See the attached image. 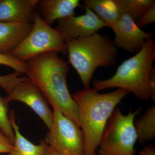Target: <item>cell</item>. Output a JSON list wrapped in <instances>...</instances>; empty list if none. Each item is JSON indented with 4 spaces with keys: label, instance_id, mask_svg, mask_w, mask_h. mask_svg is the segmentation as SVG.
Wrapping results in <instances>:
<instances>
[{
    "label": "cell",
    "instance_id": "cell-1",
    "mask_svg": "<svg viewBox=\"0 0 155 155\" xmlns=\"http://www.w3.org/2000/svg\"><path fill=\"white\" fill-rule=\"evenodd\" d=\"M25 62V74L52 107L58 108L79 126L77 104L67 86L69 66L67 62L53 52L42 53Z\"/></svg>",
    "mask_w": 155,
    "mask_h": 155
},
{
    "label": "cell",
    "instance_id": "cell-2",
    "mask_svg": "<svg viewBox=\"0 0 155 155\" xmlns=\"http://www.w3.org/2000/svg\"><path fill=\"white\" fill-rule=\"evenodd\" d=\"M129 92L125 89L100 94L95 88H84L73 94L77 104L79 126L84 139V155H97L104 130L116 107Z\"/></svg>",
    "mask_w": 155,
    "mask_h": 155
},
{
    "label": "cell",
    "instance_id": "cell-3",
    "mask_svg": "<svg viewBox=\"0 0 155 155\" xmlns=\"http://www.w3.org/2000/svg\"><path fill=\"white\" fill-rule=\"evenodd\" d=\"M69 62L80 77L84 88L89 87L98 67L115 65L117 48L114 42L97 33L86 37L66 41Z\"/></svg>",
    "mask_w": 155,
    "mask_h": 155
},
{
    "label": "cell",
    "instance_id": "cell-4",
    "mask_svg": "<svg viewBox=\"0 0 155 155\" xmlns=\"http://www.w3.org/2000/svg\"><path fill=\"white\" fill-rule=\"evenodd\" d=\"M155 59V45L151 38L135 55L118 67L114 76L106 80L94 81V87L98 91L111 87L125 89L139 99L147 101L150 99L149 78Z\"/></svg>",
    "mask_w": 155,
    "mask_h": 155
},
{
    "label": "cell",
    "instance_id": "cell-5",
    "mask_svg": "<svg viewBox=\"0 0 155 155\" xmlns=\"http://www.w3.org/2000/svg\"><path fill=\"white\" fill-rule=\"evenodd\" d=\"M138 109L124 115L115 108L108 120L98 147V155H137L134 145L137 140L134 125Z\"/></svg>",
    "mask_w": 155,
    "mask_h": 155
},
{
    "label": "cell",
    "instance_id": "cell-6",
    "mask_svg": "<svg viewBox=\"0 0 155 155\" xmlns=\"http://www.w3.org/2000/svg\"><path fill=\"white\" fill-rule=\"evenodd\" d=\"M67 52L66 39L61 32L48 25L40 15L35 13L33 26L30 33L11 54L25 62L42 53Z\"/></svg>",
    "mask_w": 155,
    "mask_h": 155
},
{
    "label": "cell",
    "instance_id": "cell-7",
    "mask_svg": "<svg viewBox=\"0 0 155 155\" xmlns=\"http://www.w3.org/2000/svg\"><path fill=\"white\" fill-rule=\"evenodd\" d=\"M53 108L52 123L45 142L62 155H84V139L80 127L58 108Z\"/></svg>",
    "mask_w": 155,
    "mask_h": 155
},
{
    "label": "cell",
    "instance_id": "cell-8",
    "mask_svg": "<svg viewBox=\"0 0 155 155\" xmlns=\"http://www.w3.org/2000/svg\"><path fill=\"white\" fill-rule=\"evenodd\" d=\"M5 99L8 103L17 101L24 103L37 114L48 129L51 127L53 112L42 93L28 78L17 83Z\"/></svg>",
    "mask_w": 155,
    "mask_h": 155
},
{
    "label": "cell",
    "instance_id": "cell-9",
    "mask_svg": "<svg viewBox=\"0 0 155 155\" xmlns=\"http://www.w3.org/2000/svg\"><path fill=\"white\" fill-rule=\"evenodd\" d=\"M85 14L71 16L58 20L56 29L67 40L86 37L97 33L103 27L104 22L87 6L84 5Z\"/></svg>",
    "mask_w": 155,
    "mask_h": 155
},
{
    "label": "cell",
    "instance_id": "cell-10",
    "mask_svg": "<svg viewBox=\"0 0 155 155\" xmlns=\"http://www.w3.org/2000/svg\"><path fill=\"white\" fill-rule=\"evenodd\" d=\"M112 29L115 34L113 42L115 46L128 52H138L153 35L142 30L127 14L121 15Z\"/></svg>",
    "mask_w": 155,
    "mask_h": 155
},
{
    "label": "cell",
    "instance_id": "cell-11",
    "mask_svg": "<svg viewBox=\"0 0 155 155\" xmlns=\"http://www.w3.org/2000/svg\"><path fill=\"white\" fill-rule=\"evenodd\" d=\"M38 0H0V22L31 23Z\"/></svg>",
    "mask_w": 155,
    "mask_h": 155
},
{
    "label": "cell",
    "instance_id": "cell-12",
    "mask_svg": "<svg viewBox=\"0 0 155 155\" xmlns=\"http://www.w3.org/2000/svg\"><path fill=\"white\" fill-rule=\"evenodd\" d=\"M79 0H41L38 5L41 17L48 25L56 20L75 16V10L80 6Z\"/></svg>",
    "mask_w": 155,
    "mask_h": 155
},
{
    "label": "cell",
    "instance_id": "cell-13",
    "mask_svg": "<svg viewBox=\"0 0 155 155\" xmlns=\"http://www.w3.org/2000/svg\"><path fill=\"white\" fill-rule=\"evenodd\" d=\"M31 23L0 22V52L11 53L30 33Z\"/></svg>",
    "mask_w": 155,
    "mask_h": 155
},
{
    "label": "cell",
    "instance_id": "cell-14",
    "mask_svg": "<svg viewBox=\"0 0 155 155\" xmlns=\"http://www.w3.org/2000/svg\"><path fill=\"white\" fill-rule=\"evenodd\" d=\"M9 119L15 134L14 150L7 155H44L48 145L42 140L40 144L35 145L20 133L16 123L14 111L10 113Z\"/></svg>",
    "mask_w": 155,
    "mask_h": 155
},
{
    "label": "cell",
    "instance_id": "cell-15",
    "mask_svg": "<svg viewBox=\"0 0 155 155\" xmlns=\"http://www.w3.org/2000/svg\"><path fill=\"white\" fill-rule=\"evenodd\" d=\"M84 5L91 9L106 26L112 29L122 14L114 0H84Z\"/></svg>",
    "mask_w": 155,
    "mask_h": 155
},
{
    "label": "cell",
    "instance_id": "cell-16",
    "mask_svg": "<svg viewBox=\"0 0 155 155\" xmlns=\"http://www.w3.org/2000/svg\"><path fill=\"white\" fill-rule=\"evenodd\" d=\"M134 125L140 143L153 140L155 137V106L148 109Z\"/></svg>",
    "mask_w": 155,
    "mask_h": 155
},
{
    "label": "cell",
    "instance_id": "cell-17",
    "mask_svg": "<svg viewBox=\"0 0 155 155\" xmlns=\"http://www.w3.org/2000/svg\"><path fill=\"white\" fill-rule=\"evenodd\" d=\"M121 14H127L136 22L141 18L154 0H114Z\"/></svg>",
    "mask_w": 155,
    "mask_h": 155
},
{
    "label": "cell",
    "instance_id": "cell-18",
    "mask_svg": "<svg viewBox=\"0 0 155 155\" xmlns=\"http://www.w3.org/2000/svg\"><path fill=\"white\" fill-rule=\"evenodd\" d=\"M8 104L0 95V131L14 145L15 134L8 116Z\"/></svg>",
    "mask_w": 155,
    "mask_h": 155
},
{
    "label": "cell",
    "instance_id": "cell-19",
    "mask_svg": "<svg viewBox=\"0 0 155 155\" xmlns=\"http://www.w3.org/2000/svg\"><path fill=\"white\" fill-rule=\"evenodd\" d=\"M0 65H5L13 68L17 73L22 74L26 72L25 62L15 58L11 53L4 54L0 52Z\"/></svg>",
    "mask_w": 155,
    "mask_h": 155
},
{
    "label": "cell",
    "instance_id": "cell-20",
    "mask_svg": "<svg viewBox=\"0 0 155 155\" xmlns=\"http://www.w3.org/2000/svg\"><path fill=\"white\" fill-rule=\"evenodd\" d=\"M22 74L14 72L9 75L0 76V86L8 94L10 93L17 83L24 80L25 77H20Z\"/></svg>",
    "mask_w": 155,
    "mask_h": 155
},
{
    "label": "cell",
    "instance_id": "cell-21",
    "mask_svg": "<svg viewBox=\"0 0 155 155\" xmlns=\"http://www.w3.org/2000/svg\"><path fill=\"white\" fill-rule=\"evenodd\" d=\"M155 21V3H153L149 8L143 14L136 23L140 28H143L149 24L153 23Z\"/></svg>",
    "mask_w": 155,
    "mask_h": 155
},
{
    "label": "cell",
    "instance_id": "cell-22",
    "mask_svg": "<svg viewBox=\"0 0 155 155\" xmlns=\"http://www.w3.org/2000/svg\"><path fill=\"white\" fill-rule=\"evenodd\" d=\"M14 145L0 131V153H9L14 150Z\"/></svg>",
    "mask_w": 155,
    "mask_h": 155
},
{
    "label": "cell",
    "instance_id": "cell-23",
    "mask_svg": "<svg viewBox=\"0 0 155 155\" xmlns=\"http://www.w3.org/2000/svg\"><path fill=\"white\" fill-rule=\"evenodd\" d=\"M148 91L150 99L155 102V67H153L148 80Z\"/></svg>",
    "mask_w": 155,
    "mask_h": 155
},
{
    "label": "cell",
    "instance_id": "cell-24",
    "mask_svg": "<svg viewBox=\"0 0 155 155\" xmlns=\"http://www.w3.org/2000/svg\"><path fill=\"white\" fill-rule=\"evenodd\" d=\"M138 155H155V147L152 146H145Z\"/></svg>",
    "mask_w": 155,
    "mask_h": 155
},
{
    "label": "cell",
    "instance_id": "cell-25",
    "mask_svg": "<svg viewBox=\"0 0 155 155\" xmlns=\"http://www.w3.org/2000/svg\"><path fill=\"white\" fill-rule=\"evenodd\" d=\"M44 155H63L56 150L53 147L48 146Z\"/></svg>",
    "mask_w": 155,
    "mask_h": 155
}]
</instances>
